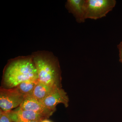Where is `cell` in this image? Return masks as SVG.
<instances>
[{"instance_id": "obj_4", "label": "cell", "mask_w": 122, "mask_h": 122, "mask_svg": "<svg viewBox=\"0 0 122 122\" xmlns=\"http://www.w3.org/2000/svg\"><path fill=\"white\" fill-rule=\"evenodd\" d=\"M26 95L18 91L15 87L1 88L0 90V107L4 112L10 111L23 102Z\"/></svg>"}, {"instance_id": "obj_15", "label": "cell", "mask_w": 122, "mask_h": 122, "mask_svg": "<svg viewBox=\"0 0 122 122\" xmlns=\"http://www.w3.org/2000/svg\"></svg>"}, {"instance_id": "obj_12", "label": "cell", "mask_w": 122, "mask_h": 122, "mask_svg": "<svg viewBox=\"0 0 122 122\" xmlns=\"http://www.w3.org/2000/svg\"><path fill=\"white\" fill-rule=\"evenodd\" d=\"M118 48L119 51V57L120 61L122 63V42L118 45Z\"/></svg>"}, {"instance_id": "obj_8", "label": "cell", "mask_w": 122, "mask_h": 122, "mask_svg": "<svg viewBox=\"0 0 122 122\" xmlns=\"http://www.w3.org/2000/svg\"><path fill=\"white\" fill-rule=\"evenodd\" d=\"M84 0H68L66 4V8L70 13L74 16L78 23L85 22L83 4Z\"/></svg>"}, {"instance_id": "obj_10", "label": "cell", "mask_w": 122, "mask_h": 122, "mask_svg": "<svg viewBox=\"0 0 122 122\" xmlns=\"http://www.w3.org/2000/svg\"><path fill=\"white\" fill-rule=\"evenodd\" d=\"M38 82V79L29 80L23 82L15 87L18 91L26 96L31 95Z\"/></svg>"}, {"instance_id": "obj_5", "label": "cell", "mask_w": 122, "mask_h": 122, "mask_svg": "<svg viewBox=\"0 0 122 122\" xmlns=\"http://www.w3.org/2000/svg\"><path fill=\"white\" fill-rule=\"evenodd\" d=\"M69 98L67 93L61 87L56 88L42 101L44 106L46 108L55 111L58 104L63 103L66 107L69 106Z\"/></svg>"}, {"instance_id": "obj_1", "label": "cell", "mask_w": 122, "mask_h": 122, "mask_svg": "<svg viewBox=\"0 0 122 122\" xmlns=\"http://www.w3.org/2000/svg\"><path fill=\"white\" fill-rule=\"evenodd\" d=\"M35 79L38 77L32 56L22 57L11 61L4 73V83L8 89L16 87L25 81Z\"/></svg>"}, {"instance_id": "obj_11", "label": "cell", "mask_w": 122, "mask_h": 122, "mask_svg": "<svg viewBox=\"0 0 122 122\" xmlns=\"http://www.w3.org/2000/svg\"><path fill=\"white\" fill-rule=\"evenodd\" d=\"M12 120L5 112L0 109V122H12Z\"/></svg>"}, {"instance_id": "obj_9", "label": "cell", "mask_w": 122, "mask_h": 122, "mask_svg": "<svg viewBox=\"0 0 122 122\" xmlns=\"http://www.w3.org/2000/svg\"><path fill=\"white\" fill-rule=\"evenodd\" d=\"M58 87H61L46 85L39 81L31 95L42 102L46 97H47L54 90Z\"/></svg>"}, {"instance_id": "obj_3", "label": "cell", "mask_w": 122, "mask_h": 122, "mask_svg": "<svg viewBox=\"0 0 122 122\" xmlns=\"http://www.w3.org/2000/svg\"><path fill=\"white\" fill-rule=\"evenodd\" d=\"M116 4L115 0H84L85 19L96 20L105 17Z\"/></svg>"}, {"instance_id": "obj_6", "label": "cell", "mask_w": 122, "mask_h": 122, "mask_svg": "<svg viewBox=\"0 0 122 122\" xmlns=\"http://www.w3.org/2000/svg\"><path fill=\"white\" fill-rule=\"evenodd\" d=\"M5 112L8 115L12 122H14L19 121H42L49 118L42 114L22 110L20 107L14 110Z\"/></svg>"}, {"instance_id": "obj_2", "label": "cell", "mask_w": 122, "mask_h": 122, "mask_svg": "<svg viewBox=\"0 0 122 122\" xmlns=\"http://www.w3.org/2000/svg\"><path fill=\"white\" fill-rule=\"evenodd\" d=\"M39 82L61 87V71L57 59L50 54L38 52L33 55Z\"/></svg>"}, {"instance_id": "obj_14", "label": "cell", "mask_w": 122, "mask_h": 122, "mask_svg": "<svg viewBox=\"0 0 122 122\" xmlns=\"http://www.w3.org/2000/svg\"><path fill=\"white\" fill-rule=\"evenodd\" d=\"M41 122H52L50 120H48L47 119H45V120H42Z\"/></svg>"}, {"instance_id": "obj_13", "label": "cell", "mask_w": 122, "mask_h": 122, "mask_svg": "<svg viewBox=\"0 0 122 122\" xmlns=\"http://www.w3.org/2000/svg\"><path fill=\"white\" fill-rule=\"evenodd\" d=\"M42 121H19L17 122H41Z\"/></svg>"}, {"instance_id": "obj_7", "label": "cell", "mask_w": 122, "mask_h": 122, "mask_svg": "<svg viewBox=\"0 0 122 122\" xmlns=\"http://www.w3.org/2000/svg\"><path fill=\"white\" fill-rule=\"evenodd\" d=\"M19 107L22 110L42 114L49 118L54 112L46 107L42 102L31 95L26 96Z\"/></svg>"}]
</instances>
